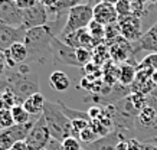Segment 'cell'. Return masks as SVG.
Instances as JSON below:
<instances>
[{
    "label": "cell",
    "instance_id": "41",
    "mask_svg": "<svg viewBox=\"0 0 157 150\" xmlns=\"http://www.w3.org/2000/svg\"><path fill=\"white\" fill-rule=\"evenodd\" d=\"M6 90H7V83H6L5 75H3V77H0V95H2Z\"/></svg>",
    "mask_w": 157,
    "mask_h": 150
},
{
    "label": "cell",
    "instance_id": "13",
    "mask_svg": "<svg viewBox=\"0 0 157 150\" xmlns=\"http://www.w3.org/2000/svg\"><path fill=\"white\" fill-rule=\"evenodd\" d=\"M3 56L7 69H16L19 65L28 62V49L23 42H17L12 45L9 49H6L3 52Z\"/></svg>",
    "mask_w": 157,
    "mask_h": 150
},
{
    "label": "cell",
    "instance_id": "12",
    "mask_svg": "<svg viewBox=\"0 0 157 150\" xmlns=\"http://www.w3.org/2000/svg\"><path fill=\"white\" fill-rule=\"evenodd\" d=\"M59 39L75 49H88V51H92L97 46V44L94 42V39L90 35L88 29L76 30V32H72V33L67 35V36H62Z\"/></svg>",
    "mask_w": 157,
    "mask_h": 150
},
{
    "label": "cell",
    "instance_id": "31",
    "mask_svg": "<svg viewBox=\"0 0 157 150\" xmlns=\"http://www.w3.org/2000/svg\"><path fill=\"white\" fill-rule=\"evenodd\" d=\"M137 68H151L156 71L157 69V53H150L144 59H141L137 63Z\"/></svg>",
    "mask_w": 157,
    "mask_h": 150
},
{
    "label": "cell",
    "instance_id": "47",
    "mask_svg": "<svg viewBox=\"0 0 157 150\" xmlns=\"http://www.w3.org/2000/svg\"><path fill=\"white\" fill-rule=\"evenodd\" d=\"M43 150H46V149H43Z\"/></svg>",
    "mask_w": 157,
    "mask_h": 150
},
{
    "label": "cell",
    "instance_id": "5",
    "mask_svg": "<svg viewBox=\"0 0 157 150\" xmlns=\"http://www.w3.org/2000/svg\"><path fill=\"white\" fill-rule=\"evenodd\" d=\"M51 52H52L53 63H61L68 67L82 68L81 63L76 59V49L62 42L58 36H53L51 42Z\"/></svg>",
    "mask_w": 157,
    "mask_h": 150
},
{
    "label": "cell",
    "instance_id": "40",
    "mask_svg": "<svg viewBox=\"0 0 157 150\" xmlns=\"http://www.w3.org/2000/svg\"><path fill=\"white\" fill-rule=\"evenodd\" d=\"M7 71V65L5 62V56H0V77H3Z\"/></svg>",
    "mask_w": 157,
    "mask_h": 150
},
{
    "label": "cell",
    "instance_id": "9",
    "mask_svg": "<svg viewBox=\"0 0 157 150\" xmlns=\"http://www.w3.org/2000/svg\"><path fill=\"white\" fill-rule=\"evenodd\" d=\"M23 16L13 0H0V23L12 28H22Z\"/></svg>",
    "mask_w": 157,
    "mask_h": 150
},
{
    "label": "cell",
    "instance_id": "42",
    "mask_svg": "<svg viewBox=\"0 0 157 150\" xmlns=\"http://www.w3.org/2000/svg\"><path fill=\"white\" fill-rule=\"evenodd\" d=\"M143 150H157L156 144H148V143H143Z\"/></svg>",
    "mask_w": 157,
    "mask_h": 150
},
{
    "label": "cell",
    "instance_id": "33",
    "mask_svg": "<svg viewBox=\"0 0 157 150\" xmlns=\"http://www.w3.org/2000/svg\"><path fill=\"white\" fill-rule=\"evenodd\" d=\"M76 59L78 62L81 63V67H86L92 59V52L88 49H76Z\"/></svg>",
    "mask_w": 157,
    "mask_h": 150
},
{
    "label": "cell",
    "instance_id": "27",
    "mask_svg": "<svg viewBox=\"0 0 157 150\" xmlns=\"http://www.w3.org/2000/svg\"><path fill=\"white\" fill-rule=\"evenodd\" d=\"M97 139H100L98 136L95 134V131H94V129L91 127V124L88 127H86L85 130H82L81 133H79V136H78V140L82 141L84 144H88V143H92L94 140H97Z\"/></svg>",
    "mask_w": 157,
    "mask_h": 150
},
{
    "label": "cell",
    "instance_id": "18",
    "mask_svg": "<svg viewBox=\"0 0 157 150\" xmlns=\"http://www.w3.org/2000/svg\"><path fill=\"white\" fill-rule=\"evenodd\" d=\"M136 74H137V69H136V63L131 62H124L118 69V83L120 85L123 87H131L136 79Z\"/></svg>",
    "mask_w": 157,
    "mask_h": 150
},
{
    "label": "cell",
    "instance_id": "3",
    "mask_svg": "<svg viewBox=\"0 0 157 150\" xmlns=\"http://www.w3.org/2000/svg\"><path fill=\"white\" fill-rule=\"evenodd\" d=\"M42 116L45 118V123H46L49 131H51L52 139L62 143L67 137L72 136L71 120L62 113V110L58 106V102H52V101L45 102Z\"/></svg>",
    "mask_w": 157,
    "mask_h": 150
},
{
    "label": "cell",
    "instance_id": "21",
    "mask_svg": "<svg viewBox=\"0 0 157 150\" xmlns=\"http://www.w3.org/2000/svg\"><path fill=\"white\" fill-rule=\"evenodd\" d=\"M58 106H59V108L62 110V113L65 114V116L69 118V120H90V116H88V111H79V110H74V108H69V107H67L65 104H62L61 101H56Z\"/></svg>",
    "mask_w": 157,
    "mask_h": 150
},
{
    "label": "cell",
    "instance_id": "35",
    "mask_svg": "<svg viewBox=\"0 0 157 150\" xmlns=\"http://www.w3.org/2000/svg\"><path fill=\"white\" fill-rule=\"evenodd\" d=\"M36 3H38V0H14V5L17 6V9H20L22 12L33 7Z\"/></svg>",
    "mask_w": 157,
    "mask_h": 150
},
{
    "label": "cell",
    "instance_id": "19",
    "mask_svg": "<svg viewBox=\"0 0 157 150\" xmlns=\"http://www.w3.org/2000/svg\"><path fill=\"white\" fill-rule=\"evenodd\" d=\"M49 85L58 92L67 91L69 85H71V79L68 78V75L62 71H53L49 75Z\"/></svg>",
    "mask_w": 157,
    "mask_h": 150
},
{
    "label": "cell",
    "instance_id": "34",
    "mask_svg": "<svg viewBox=\"0 0 157 150\" xmlns=\"http://www.w3.org/2000/svg\"><path fill=\"white\" fill-rule=\"evenodd\" d=\"M146 101H147V106L151 107L154 113L157 114V88H154L148 95H146Z\"/></svg>",
    "mask_w": 157,
    "mask_h": 150
},
{
    "label": "cell",
    "instance_id": "15",
    "mask_svg": "<svg viewBox=\"0 0 157 150\" xmlns=\"http://www.w3.org/2000/svg\"><path fill=\"white\" fill-rule=\"evenodd\" d=\"M120 140H123L121 134L117 133V131H111L109 134L104 136V137H100V139L94 140L92 143L84 144V149L85 150H115L117 143Z\"/></svg>",
    "mask_w": 157,
    "mask_h": 150
},
{
    "label": "cell",
    "instance_id": "7",
    "mask_svg": "<svg viewBox=\"0 0 157 150\" xmlns=\"http://www.w3.org/2000/svg\"><path fill=\"white\" fill-rule=\"evenodd\" d=\"M48 10L38 2L33 7L22 12V16H23L22 28L25 30H30L35 29V28L45 26V25H48Z\"/></svg>",
    "mask_w": 157,
    "mask_h": 150
},
{
    "label": "cell",
    "instance_id": "39",
    "mask_svg": "<svg viewBox=\"0 0 157 150\" xmlns=\"http://www.w3.org/2000/svg\"><path fill=\"white\" fill-rule=\"evenodd\" d=\"M115 150H130V147H128V139H123V140H120L118 143H117Z\"/></svg>",
    "mask_w": 157,
    "mask_h": 150
},
{
    "label": "cell",
    "instance_id": "28",
    "mask_svg": "<svg viewBox=\"0 0 157 150\" xmlns=\"http://www.w3.org/2000/svg\"><path fill=\"white\" fill-rule=\"evenodd\" d=\"M86 2H88V0H59L58 10H59V12H65V10H69V9H72V7H76V6L88 5Z\"/></svg>",
    "mask_w": 157,
    "mask_h": 150
},
{
    "label": "cell",
    "instance_id": "24",
    "mask_svg": "<svg viewBox=\"0 0 157 150\" xmlns=\"http://www.w3.org/2000/svg\"><path fill=\"white\" fill-rule=\"evenodd\" d=\"M114 7L117 15H118V19H123V17L133 15V12H131V0H120Z\"/></svg>",
    "mask_w": 157,
    "mask_h": 150
},
{
    "label": "cell",
    "instance_id": "25",
    "mask_svg": "<svg viewBox=\"0 0 157 150\" xmlns=\"http://www.w3.org/2000/svg\"><path fill=\"white\" fill-rule=\"evenodd\" d=\"M147 2L146 0H131V12L133 16L138 17V19H143L146 16V10H147Z\"/></svg>",
    "mask_w": 157,
    "mask_h": 150
},
{
    "label": "cell",
    "instance_id": "16",
    "mask_svg": "<svg viewBox=\"0 0 157 150\" xmlns=\"http://www.w3.org/2000/svg\"><path fill=\"white\" fill-rule=\"evenodd\" d=\"M109 55L113 56L115 62H127L128 55H133L131 44L124 38L121 39V36H120L117 40L109 44Z\"/></svg>",
    "mask_w": 157,
    "mask_h": 150
},
{
    "label": "cell",
    "instance_id": "44",
    "mask_svg": "<svg viewBox=\"0 0 157 150\" xmlns=\"http://www.w3.org/2000/svg\"><path fill=\"white\" fill-rule=\"evenodd\" d=\"M151 83H153V85L157 88V69L153 72V75H151Z\"/></svg>",
    "mask_w": 157,
    "mask_h": 150
},
{
    "label": "cell",
    "instance_id": "10",
    "mask_svg": "<svg viewBox=\"0 0 157 150\" xmlns=\"http://www.w3.org/2000/svg\"><path fill=\"white\" fill-rule=\"evenodd\" d=\"M133 56L138 55L143 51H147L150 53H157V22L153 23V26L147 32H144L141 38L131 44Z\"/></svg>",
    "mask_w": 157,
    "mask_h": 150
},
{
    "label": "cell",
    "instance_id": "1",
    "mask_svg": "<svg viewBox=\"0 0 157 150\" xmlns=\"http://www.w3.org/2000/svg\"><path fill=\"white\" fill-rule=\"evenodd\" d=\"M53 36L56 35L52 32L49 25L26 30L23 44L28 49V62L40 63V65L53 62L51 52V42Z\"/></svg>",
    "mask_w": 157,
    "mask_h": 150
},
{
    "label": "cell",
    "instance_id": "37",
    "mask_svg": "<svg viewBox=\"0 0 157 150\" xmlns=\"http://www.w3.org/2000/svg\"><path fill=\"white\" fill-rule=\"evenodd\" d=\"M128 147L130 150H143V143L137 139H128Z\"/></svg>",
    "mask_w": 157,
    "mask_h": 150
},
{
    "label": "cell",
    "instance_id": "23",
    "mask_svg": "<svg viewBox=\"0 0 157 150\" xmlns=\"http://www.w3.org/2000/svg\"><path fill=\"white\" fill-rule=\"evenodd\" d=\"M156 118H157V114L154 113V110H153L151 107L146 106L143 110L138 111L137 118H136V124H141V126L150 124V123H153Z\"/></svg>",
    "mask_w": 157,
    "mask_h": 150
},
{
    "label": "cell",
    "instance_id": "26",
    "mask_svg": "<svg viewBox=\"0 0 157 150\" xmlns=\"http://www.w3.org/2000/svg\"><path fill=\"white\" fill-rule=\"evenodd\" d=\"M14 126L13 116L10 110H0V130H6Z\"/></svg>",
    "mask_w": 157,
    "mask_h": 150
},
{
    "label": "cell",
    "instance_id": "8",
    "mask_svg": "<svg viewBox=\"0 0 157 150\" xmlns=\"http://www.w3.org/2000/svg\"><path fill=\"white\" fill-rule=\"evenodd\" d=\"M118 25L120 33L125 40L128 42H136L144 35L143 32V25H141V19H138L136 16H127V17H123V19H118L117 22Z\"/></svg>",
    "mask_w": 157,
    "mask_h": 150
},
{
    "label": "cell",
    "instance_id": "22",
    "mask_svg": "<svg viewBox=\"0 0 157 150\" xmlns=\"http://www.w3.org/2000/svg\"><path fill=\"white\" fill-rule=\"evenodd\" d=\"M86 29H88L90 35L92 36L94 42L97 44V46H98V44H101V42L105 39V26H102V25H100V23H97L95 20H92Z\"/></svg>",
    "mask_w": 157,
    "mask_h": 150
},
{
    "label": "cell",
    "instance_id": "2",
    "mask_svg": "<svg viewBox=\"0 0 157 150\" xmlns=\"http://www.w3.org/2000/svg\"><path fill=\"white\" fill-rule=\"evenodd\" d=\"M7 88L14 94L17 104H23L25 100L39 92V81L35 74H22L17 69H7L5 74Z\"/></svg>",
    "mask_w": 157,
    "mask_h": 150
},
{
    "label": "cell",
    "instance_id": "20",
    "mask_svg": "<svg viewBox=\"0 0 157 150\" xmlns=\"http://www.w3.org/2000/svg\"><path fill=\"white\" fill-rule=\"evenodd\" d=\"M10 111H12V116H13L14 124H26V123H29L33 117H36V116H30L23 108V106H20V104L14 106Z\"/></svg>",
    "mask_w": 157,
    "mask_h": 150
},
{
    "label": "cell",
    "instance_id": "43",
    "mask_svg": "<svg viewBox=\"0 0 157 150\" xmlns=\"http://www.w3.org/2000/svg\"><path fill=\"white\" fill-rule=\"evenodd\" d=\"M102 3H105V5H109V6H115L117 3H118L120 0H101Z\"/></svg>",
    "mask_w": 157,
    "mask_h": 150
},
{
    "label": "cell",
    "instance_id": "36",
    "mask_svg": "<svg viewBox=\"0 0 157 150\" xmlns=\"http://www.w3.org/2000/svg\"><path fill=\"white\" fill-rule=\"evenodd\" d=\"M88 116H90L91 121H92V120H98V118L102 116V108H101V107H98V106H92L90 110H88Z\"/></svg>",
    "mask_w": 157,
    "mask_h": 150
},
{
    "label": "cell",
    "instance_id": "11",
    "mask_svg": "<svg viewBox=\"0 0 157 150\" xmlns=\"http://www.w3.org/2000/svg\"><path fill=\"white\" fill-rule=\"evenodd\" d=\"M26 30L23 28H12L5 23H0V52H5L13 44L23 42Z\"/></svg>",
    "mask_w": 157,
    "mask_h": 150
},
{
    "label": "cell",
    "instance_id": "48",
    "mask_svg": "<svg viewBox=\"0 0 157 150\" xmlns=\"http://www.w3.org/2000/svg\"><path fill=\"white\" fill-rule=\"evenodd\" d=\"M13 2H14V0H13Z\"/></svg>",
    "mask_w": 157,
    "mask_h": 150
},
{
    "label": "cell",
    "instance_id": "14",
    "mask_svg": "<svg viewBox=\"0 0 157 150\" xmlns=\"http://www.w3.org/2000/svg\"><path fill=\"white\" fill-rule=\"evenodd\" d=\"M94 20L102 26H109L118 22V15L115 12L114 6L105 5L102 2L94 6Z\"/></svg>",
    "mask_w": 157,
    "mask_h": 150
},
{
    "label": "cell",
    "instance_id": "6",
    "mask_svg": "<svg viewBox=\"0 0 157 150\" xmlns=\"http://www.w3.org/2000/svg\"><path fill=\"white\" fill-rule=\"evenodd\" d=\"M52 140V136L49 131L43 116L39 117V120L35 123V126L32 127V130L29 131L28 137H26V143H28L30 150H43L46 149V146L49 144V141Z\"/></svg>",
    "mask_w": 157,
    "mask_h": 150
},
{
    "label": "cell",
    "instance_id": "32",
    "mask_svg": "<svg viewBox=\"0 0 157 150\" xmlns=\"http://www.w3.org/2000/svg\"><path fill=\"white\" fill-rule=\"evenodd\" d=\"M91 124L90 120H72L71 121V126H72V136L78 139V136L82 130H85L86 127Z\"/></svg>",
    "mask_w": 157,
    "mask_h": 150
},
{
    "label": "cell",
    "instance_id": "46",
    "mask_svg": "<svg viewBox=\"0 0 157 150\" xmlns=\"http://www.w3.org/2000/svg\"><path fill=\"white\" fill-rule=\"evenodd\" d=\"M81 150H85V149H84V147H82V149H81Z\"/></svg>",
    "mask_w": 157,
    "mask_h": 150
},
{
    "label": "cell",
    "instance_id": "4",
    "mask_svg": "<svg viewBox=\"0 0 157 150\" xmlns=\"http://www.w3.org/2000/svg\"><path fill=\"white\" fill-rule=\"evenodd\" d=\"M92 20H94V6L82 5L72 7L68 10V16L65 20V26L61 32V38L76 30L86 29Z\"/></svg>",
    "mask_w": 157,
    "mask_h": 150
},
{
    "label": "cell",
    "instance_id": "17",
    "mask_svg": "<svg viewBox=\"0 0 157 150\" xmlns=\"http://www.w3.org/2000/svg\"><path fill=\"white\" fill-rule=\"evenodd\" d=\"M45 102H46L45 97L40 92H38V94H33L32 97H29L28 100H25V102L22 106H23V108L30 116H42Z\"/></svg>",
    "mask_w": 157,
    "mask_h": 150
},
{
    "label": "cell",
    "instance_id": "45",
    "mask_svg": "<svg viewBox=\"0 0 157 150\" xmlns=\"http://www.w3.org/2000/svg\"><path fill=\"white\" fill-rule=\"evenodd\" d=\"M146 2H147L148 5H156L157 3V0H146Z\"/></svg>",
    "mask_w": 157,
    "mask_h": 150
},
{
    "label": "cell",
    "instance_id": "29",
    "mask_svg": "<svg viewBox=\"0 0 157 150\" xmlns=\"http://www.w3.org/2000/svg\"><path fill=\"white\" fill-rule=\"evenodd\" d=\"M121 36L120 33V29H118V25L114 23V25H109V26H105V40L109 42V44H113L114 40Z\"/></svg>",
    "mask_w": 157,
    "mask_h": 150
},
{
    "label": "cell",
    "instance_id": "30",
    "mask_svg": "<svg viewBox=\"0 0 157 150\" xmlns=\"http://www.w3.org/2000/svg\"><path fill=\"white\" fill-rule=\"evenodd\" d=\"M61 149L62 150H81V141L78 140L74 136H69L65 140L61 143Z\"/></svg>",
    "mask_w": 157,
    "mask_h": 150
},
{
    "label": "cell",
    "instance_id": "38",
    "mask_svg": "<svg viewBox=\"0 0 157 150\" xmlns=\"http://www.w3.org/2000/svg\"><path fill=\"white\" fill-rule=\"evenodd\" d=\"M10 150H30V149H29L28 143H26L25 140H19V141H16V143L12 146V149Z\"/></svg>",
    "mask_w": 157,
    "mask_h": 150
}]
</instances>
